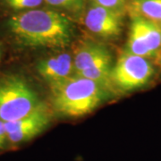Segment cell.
Returning a JSON list of instances; mask_svg holds the SVG:
<instances>
[{"label": "cell", "mask_w": 161, "mask_h": 161, "mask_svg": "<svg viewBox=\"0 0 161 161\" xmlns=\"http://www.w3.org/2000/svg\"><path fill=\"white\" fill-rule=\"evenodd\" d=\"M6 29L15 44L31 48L64 49L76 33L69 15L45 7L14 13L6 19Z\"/></svg>", "instance_id": "1"}, {"label": "cell", "mask_w": 161, "mask_h": 161, "mask_svg": "<svg viewBox=\"0 0 161 161\" xmlns=\"http://www.w3.org/2000/svg\"><path fill=\"white\" fill-rule=\"evenodd\" d=\"M48 86L52 110L67 118L81 117L92 113L112 94L98 82L76 75Z\"/></svg>", "instance_id": "2"}, {"label": "cell", "mask_w": 161, "mask_h": 161, "mask_svg": "<svg viewBox=\"0 0 161 161\" xmlns=\"http://www.w3.org/2000/svg\"><path fill=\"white\" fill-rule=\"evenodd\" d=\"M158 77L154 61L124 50L114 63L110 84L114 93L129 94L149 87Z\"/></svg>", "instance_id": "3"}, {"label": "cell", "mask_w": 161, "mask_h": 161, "mask_svg": "<svg viewBox=\"0 0 161 161\" xmlns=\"http://www.w3.org/2000/svg\"><path fill=\"white\" fill-rule=\"evenodd\" d=\"M43 101L24 77L16 74L0 77V120L13 122L34 111Z\"/></svg>", "instance_id": "4"}, {"label": "cell", "mask_w": 161, "mask_h": 161, "mask_svg": "<svg viewBox=\"0 0 161 161\" xmlns=\"http://www.w3.org/2000/svg\"><path fill=\"white\" fill-rule=\"evenodd\" d=\"M129 16L125 51L156 62L161 54V28L158 23L134 14Z\"/></svg>", "instance_id": "5"}, {"label": "cell", "mask_w": 161, "mask_h": 161, "mask_svg": "<svg viewBox=\"0 0 161 161\" xmlns=\"http://www.w3.org/2000/svg\"><path fill=\"white\" fill-rule=\"evenodd\" d=\"M126 15L125 11L113 10L89 2L80 18L92 34L101 40H115L124 32Z\"/></svg>", "instance_id": "6"}, {"label": "cell", "mask_w": 161, "mask_h": 161, "mask_svg": "<svg viewBox=\"0 0 161 161\" xmlns=\"http://www.w3.org/2000/svg\"><path fill=\"white\" fill-rule=\"evenodd\" d=\"M52 122V111L45 102L23 118L5 123L8 150L28 143L47 129Z\"/></svg>", "instance_id": "7"}, {"label": "cell", "mask_w": 161, "mask_h": 161, "mask_svg": "<svg viewBox=\"0 0 161 161\" xmlns=\"http://www.w3.org/2000/svg\"><path fill=\"white\" fill-rule=\"evenodd\" d=\"M37 73L48 85L75 75L73 54L58 52L51 57L41 59L37 64Z\"/></svg>", "instance_id": "8"}, {"label": "cell", "mask_w": 161, "mask_h": 161, "mask_svg": "<svg viewBox=\"0 0 161 161\" xmlns=\"http://www.w3.org/2000/svg\"><path fill=\"white\" fill-rule=\"evenodd\" d=\"M108 52V47L101 42L90 39L80 41L73 54L75 75H79L89 69Z\"/></svg>", "instance_id": "9"}, {"label": "cell", "mask_w": 161, "mask_h": 161, "mask_svg": "<svg viewBox=\"0 0 161 161\" xmlns=\"http://www.w3.org/2000/svg\"><path fill=\"white\" fill-rule=\"evenodd\" d=\"M127 14H134L154 23L161 22V0H128Z\"/></svg>", "instance_id": "10"}, {"label": "cell", "mask_w": 161, "mask_h": 161, "mask_svg": "<svg viewBox=\"0 0 161 161\" xmlns=\"http://www.w3.org/2000/svg\"><path fill=\"white\" fill-rule=\"evenodd\" d=\"M47 5L65 14L80 17L86 7V0H44Z\"/></svg>", "instance_id": "11"}, {"label": "cell", "mask_w": 161, "mask_h": 161, "mask_svg": "<svg viewBox=\"0 0 161 161\" xmlns=\"http://www.w3.org/2000/svg\"><path fill=\"white\" fill-rule=\"evenodd\" d=\"M0 4L17 13L40 8L46 3L44 0H0Z\"/></svg>", "instance_id": "12"}, {"label": "cell", "mask_w": 161, "mask_h": 161, "mask_svg": "<svg viewBox=\"0 0 161 161\" xmlns=\"http://www.w3.org/2000/svg\"><path fill=\"white\" fill-rule=\"evenodd\" d=\"M92 4L117 11H125L128 0H89Z\"/></svg>", "instance_id": "13"}, {"label": "cell", "mask_w": 161, "mask_h": 161, "mask_svg": "<svg viewBox=\"0 0 161 161\" xmlns=\"http://www.w3.org/2000/svg\"><path fill=\"white\" fill-rule=\"evenodd\" d=\"M5 150H8L7 136H6L5 122L0 120V153Z\"/></svg>", "instance_id": "14"}, {"label": "cell", "mask_w": 161, "mask_h": 161, "mask_svg": "<svg viewBox=\"0 0 161 161\" xmlns=\"http://www.w3.org/2000/svg\"><path fill=\"white\" fill-rule=\"evenodd\" d=\"M158 68V71H159V77H161V54L159 56V58L157 59V61L155 62Z\"/></svg>", "instance_id": "15"}, {"label": "cell", "mask_w": 161, "mask_h": 161, "mask_svg": "<svg viewBox=\"0 0 161 161\" xmlns=\"http://www.w3.org/2000/svg\"><path fill=\"white\" fill-rule=\"evenodd\" d=\"M158 25L160 26V28H161V22H160V23H158Z\"/></svg>", "instance_id": "16"}, {"label": "cell", "mask_w": 161, "mask_h": 161, "mask_svg": "<svg viewBox=\"0 0 161 161\" xmlns=\"http://www.w3.org/2000/svg\"><path fill=\"white\" fill-rule=\"evenodd\" d=\"M0 58H1V50H0Z\"/></svg>", "instance_id": "17"}]
</instances>
